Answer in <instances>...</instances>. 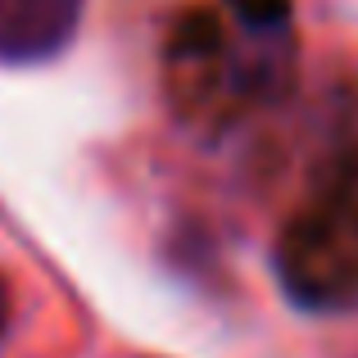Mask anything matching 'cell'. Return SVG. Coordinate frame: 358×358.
I'll use <instances>...</instances> for the list:
<instances>
[{
    "label": "cell",
    "mask_w": 358,
    "mask_h": 358,
    "mask_svg": "<svg viewBox=\"0 0 358 358\" xmlns=\"http://www.w3.org/2000/svg\"><path fill=\"white\" fill-rule=\"evenodd\" d=\"M5 327H9V281L0 277V336H5Z\"/></svg>",
    "instance_id": "obj_4"
},
{
    "label": "cell",
    "mask_w": 358,
    "mask_h": 358,
    "mask_svg": "<svg viewBox=\"0 0 358 358\" xmlns=\"http://www.w3.org/2000/svg\"><path fill=\"white\" fill-rule=\"evenodd\" d=\"M277 272L290 299L308 308L358 304V182L336 186L286 227Z\"/></svg>",
    "instance_id": "obj_2"
},
{
    "label": "cell",
    "mask_w": 358,
    "mask_h": 358,
    "mask_svg": "<svg viewBox=\"0 0 358 358\" xmlns=\"http://www.w3.org/2000/svg\"><path fill=\"white\" fill-rule=\"evenodd\" d=\"M82 23V0H0V64L59 55Z\"/></svg>",
    "instance_id": "obj_3"
},
{
    "label": "cell",
    "mask_w": 358,
    "mask_h": 358,
    "mask_svg": "<svg viewBox=\"0 0 358 358\" xmlns=\"http://www.w3.org/2000/svg\"><path fill=\"white\" fill-rule=\"evenodd\" d=\"M191 105H263L290 78L295 32L286 0H218L177 32Z\"/></svg>",
    "instance_id": "obj_1"
}]
</instances>
